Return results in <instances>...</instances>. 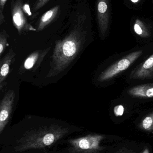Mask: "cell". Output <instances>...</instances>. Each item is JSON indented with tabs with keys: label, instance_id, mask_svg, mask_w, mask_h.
Wrapping results in <instances>:
<instances>
[{
	"label": "cell",
	"instance_id": "cell-9",
	"mask_svg": "<svg viewBox=\"0 0 153 153\" xmlns=\"http://www.w3.org/2000/svg\"><path fill=\"white\" fill-rule=\"evenodd\" d=\"M108 6L106 0H98L97 4V15L98 23L101 34L104 36L107 28V12Z\"/></svg>",
	"mask_w": 153,
	"mask_h": 153
},
{
	"label": "cell",
	"instance_id": "cell-14",
	"mask_svg": "<svg viewBox=\"0 0 153 153\" xmlns=\"http://www.w3.org/2000/svg\"><path fill=\"white\" fill-rule=\"evenodd\" d=\"M9 36L4 30H1L0 33V56L2 55L7 46Z\"/></svg>",
	"mask_w": 153,
	"mask_h": 153
},
{
	"label": "cell",
	"instance_id": "cell-12",
	"mask_svg": "<svg viewBox=\"0 0 153 153\" xmlns=\"http://www.w3.org/2000/svg\"><path fill=\"white\" fill-rule=\"evenodd\" d=\"M47 53V50H45L44 52H37L32 53L30 55L24 62L23 64L24 68L26 70H31L34 66H36L37 63L40 62V60L43 59L46 53Z\"/></svg>",
	"mask_w": 153,
	"mask_h": 153
},
{
	"label": "cell",
	"instance_id": "cell-4",
	"mask_svg": "<svg viewBox=\"0 0 153 153\" xmlns=\"http://www.w3.org/2000/svg\"><path fill=\"white\" fill-rule=\"evenodd\" d=\"M104 136L102 135L89 134L68 141L69 153H98L102 150L100 146Z\"/></svg>",
	"mask_w": 153,
	"mask_h": 153
},
{
	"label": "cell",
	"instance_id": "cell-10",
	"mask_svg": "<svg viewBox=\"0 0 153 153\" xmlns=\"http://www.w3.org/2000/svg\"><path fill=\"white\" fill-rule=\"evenodd\" d=\"M15 56V53L12 49H11L1 60V71H0V89L1 90L4 86V81L9 74L10 66Z\"/></svg>",
	"mask_w": 153,
	"mask_h": 153
},
{
	"label": "cell",
	"instance_id": "cell-7",
	"mask_svg": "<svg viewBox=\"0 0 153 153\" xmlns=\"http://www.w3.org/2000/svg\"><path fill=\"white\" fill-rule=\"evenodd\" d=\"M153 77V53L142 62L128 76L130 81L149 79Z\"/></svg>",
	"mask_w": 153,
	"mask_h": 153
},
{
	"label": "cell",
	"instance_id": "cell-3",
	"mask_svg": "<svg viewBox=\"0 0 153 153\" xmlns=\"http://www.w3.org/2000/svg\"><path fill=\"white\" fill-rule=\"evenodd\" d=\"M143 49H137L130 52L111 64L99 75L98 81L101 82H110L129 69L143 54Z\"/></svg>",
	"mask_w": 153,
	"mask_h": 153
},
{
	"label": "cell",
	"instance_id": "cell-13",
	"mask_svg": "<svg viewBox=\"0 0 153 153\" xmlns=\"http://www.w3.org/2000/svg\"><path fill=\"white\" fill-rule=\"evenodd\" d=\"M141 126L146 131L153 130V111L146 115L141 123Z\"/></svg>",
	"mask_w": 153,
	"mask_h": 153
},
{
	"label": "cell",
	"instance_id": "cell-6",
	"mask_svg": "<svg viewBox=\"0 0 153 153\" xmlns=\"http://www.w3.org/2000/svg\"><path fill=\"white\" fill-rule=\"evenodd\" d=\"M15 92L9 90L1 101L0 104V134L2 133L10 121L15 99Z\"/></svg>",
	"mask_w": 153,
	"mask_h": 153
},
{
	"label": "cell",
	"instance_id": "cell-19",
	"mask_svg": "<svg viewBox=\"0 0 153 153\" xmlns=\"http://www.w3.org/2000/svg\"><path fill=\"white\" fill-rule=\"evenodd\" d=\"M114 153H136L135 152L132 151V150H129L128 148L126 147H123L119 149L117 152H116Z\"/></svg>",
	"mask_w": 153,
	"mask_h": 153
},
{
	"label": "cell",
	"instance_id": "cell-11",
	"mask_svg": "<svg viewBox=\"0 0 153 153\" xmlns=\"http://www.w3.org/2000/svg\"><path fill=\"white\" fill-rule=\"evenodd\" d=\"M60 6L56 5L44 13L38 22L37 30L41 31L51 23L59 14Z\"/></svg>",
	"mask_w": 153,
	"mask_h": 153
},
{
	"label": "cell",
	"instance_id": "cell-18",
	"mask_svg": "<svg viewBox=\"0 0 153 153\" xmlns=\"http://www.w3.org/2000/svg\"><path fill=\"white\" fill-rule=\"evenodd\" d=\"M134 30L135 33L139 36L143 37L146 36L143 29L138 24H135L134 26Z\"/></svg>",
	"mask_w": 153,
	"mask_h": 153
},
{
	"label": "cell",
	"instance_id": "cell-20",
	"mask_svg": "<svg viewBox=\"0 0 153 153\" xmlns=\"http://www.w3.org/2000/svg\"><path fill=\"white\" fill-rule=\"evenodd\" d=\"M131 1H132V2H133L136 3L139 0H131Z\"/></svg>",
	"mask_w": 153,
	"mask_h": 153
},
{
	"label": "cell",
	"instance_id": "cell-8",
	"mask_svg": "<svg viewBox=\"0 0 153 153\" xmlns=\"http://www.w3.org/2000/svg\"><path fill=\"white\" fill-rule=\"evenodd\" d=\"M127 93L129 96L135 99L153 98V83L135 85L129 88Z\"/></svg>",
	"mask_w": 153,
	"mask_h": 153
},
{
	"label": "cell",
	"instance_id": "cell-16",
	"mask_svg": "<svg viewBox=\"0 0 153 153\" xmlns=\"http://www.w3.org/2000/svg\"><path fill=\"white\" fill-rule=\"evenodd\" d=\"M50 0H36L33 6V10L37 12L45 6Z\"/></svg>",
	"mask_w": 153,
	"mask_h": 153
},
{
	"label": "cell",
	"instance_id": "cell-15",
	"mask_svg": "<svg viewBox=\"0 0 153 153\" xmlns=\"http://www.w3.org/2000/svg\"><path fill=\"white\" fill-rule=\"evenodd\" d=\"M8 1V0H0V25L3 24L5 21L4 11L5 4Z\"/></svg>",
	"mask_w": 153,
	"mask_h": 153
},
{
	"label": "cell",
	"instance_id": "cell-5",
	"mask_svg": "<svg viewBox=\"0 0 153 153\" xmlns=\"http://www.w3.org/2000/svg\"><path fill=\"white\" fill-rule=\"evenodd\" d=\"M22 0H13L11 5L13 23L19 35L37 30L28 21Z\"/></svg>",
	"mask_w": 153,
	"mask_h": 153
},
{
	"label": "cell",
	"instance_id": "cell-1",
	"mask_svg": "<svg viewBox=\"0 0 153 153\" xmlns=\"http://www.w3.org/2000/svg\"><path fill=\"white\" fill-rule=\"evenodd\" d=\"M86 32L75 27L67 36L56 43L51 68L48 77L54 76L64 71L74 60L86 41Z\"/></svg>",
	"mask_w": 153,
	"mask_h": 153
},
{
	"label": "cell",
	"instance_id": "cell-17",
	"mask_svg": "<svg viewBox=\"0 0 153 153\" xmlns=\"http://www.w3.org/2000/svg\"><path fill=\"white\" fill-rule=\"evenodd\" d=\"M125 111V106L122 104H118L116 105L113 108V112L116 117H121L123 116Z\"/></svg>",
	"mask_w": 153,
	"mask_h": 153
},
{
	"label": "cell",
	"instance_id": "cell-2",
	"mask_svg": "<svg viewBox=\"0 0 153 153\" xmlns=\"http://www.w3.org/2000/svg\"><path fill=\"white\" fill-rule=\"evenodd\" d=\"M68 133V128L57 124L46 125L31 129L26 131L17 140L14 152H21L51 146Z\"/></svg>",
	"mask_w": 153,
	"mask_h": 153
}]
</instances>
